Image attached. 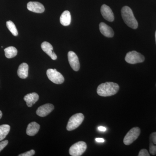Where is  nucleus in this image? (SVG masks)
I'll return each instance as SVG.
<instances>
[{"instance_id": "obj_1", "label": "nucleus", "mask_w": 156, "mask_h": 156, "mask_svg": "<svg viewBox=\"0 0 156 156\" xmlns=\"http://www.w3.org/2000/svg\"><path fill=\"white\" fill-rule=\"evenodd\" d=\"M119 89V86L118 84L113 82H106L100 84L98 87V94L101 96L107 97L116 94Z\"/></svg>"}, {"instance_id": "obj_2", "label": "nucleus", "mask_w": 156, "mask_h": 156, "mask_svg": "<svg viewBox=\"0 0 156 156\" xmlns=\"http://www.w3.org/2000/svg\"><path fill=\"white\" fill-rule=\"evenodd\" d=\"M121 13L123 20L127 26L133 29L137 28L138 22L131 8L128 6H124L122 9Z\"/></svg>"}, {"instance_id": "obj_3", "label": "nucleus", "mask_w": 156, "mask_h": 156, "mask_svg": "<svg viewBox=\"0 0 156 156\" xmlns=\"http://www.w3.org/2000/svg\"><path fill=\"white\" fill-rule=\"evenodd\" d=\"M84 115L82 113L76 114L70 118L68 122L66 129L71 131L78 128L83 121Z\"/></svg>"}, {"instance_id": "obj_4", "label": "nucleus", "mask_w": 156, "mask_h": 156, "mask_svg": "<svg viewBox=\"0 0 156 156\" xmlns=\"http://www.w3.org/2000/svg\"><path fill=\"white\" fill-rule=\"evenodd\" d=\"M87 144L84 141H79L73 144L69 150V153L71 156H80L86 151Z\"/></svg>"}, {"instance_id": "obj_5", "label": "nucleus", "mask_w": 156, "mask_h": 156, "mask_svg": "<svg viewBox=\"0 0 156 156\" xmlns=\"http://www.w3.org/2000/svg\"><path fill=\"white\" fill-rule=\"evenodd\" d=\"M125 60L128 63L134 64L143 62L145 60V58L140 53L136 51H132L127 53Z\"/></svg>"}, {"instance_id": "obj_6", "label": "nucleus", "mask_w": 156, "mask_h": 156, "mask_svg": "<svg viewBox=\"0 0 156 156\" xmlns=\"http://www.w3.org/2000/svg\"><path fill=\"white\" fill-rule=\"evenodd\" d=\"M140 133V130L138 127H134L131 129L124 137V144L129 145L131 144L139 136Z\"/></svg>"}, {"instance_id": "obj_7", "label": "nucleus", "mask_w": 156, "mask_h": 156, "mask_svg": "<svg viewBox=\"0 0 156 156\" xmlns=\"http://www.w3.org/2000/svg\"><path fill=\"white\" fill-rule=\"evenodd\" d=\"M47 75L48 79L54 83L61 84L64 82V77L55 69H48L47 70Z\"/></svg>"}, {"instance_id": "obj_8", "label": "nucleus", "mask_w": 156, "mask_h": 156, "mask_svg": "<svg viewBox=\"0 0 156 156\" xmlns=\"http://www.w3.org/2000/svg\"><path fill=\"white\" fill-rule=\"evenodd\" d=\"M68 58L71 67L75 71H78L80 69V63L77 56L73 51H69L68 53Z\"/></svg>"}, {"instance_id": "obj_9", "label": "nucleus", "mask_w": 156, "mask_h": 156, "mask_svg": "<svg viewBox=\"0 0 156 156\" xmlns=\"http://www.w3.org/2000/svg\"><path fill=\"white\" fill-rule=\"evenodd\" d=\"M54 108V105L53 104H46L39 107L37 109L36 113L39 116L41 117L47 116L48 115L53 111Z\"/></svg>"}, {"instance_id": "obj_10", "label": "nucleus", "mask_w": 156, "mask_h": 156, "mask_svg": "<svg viewBox=\"0 0 156 156\" xmlns=\"http://www.w3.org/2000/svg\"><path fill=\"white\" fill-rule=\"evenodd\" d=\"M101 12L104 18L109 22H112L114 20V15L112 9L106 5H102L101 8Z\"/></svg>"}, {"instance_id": "obj_11", "label": "nucleus", "mask_w": 156, "mask_h": 156, "mask_svg": "<svg viewBox=\"0 0 156 156\" xmlns=\"http://www.w3.org/2000/svg\"><path fill=\"white\" fill-rule=\"evenodd\" d=\"M28 10L37 13H42L45 11L44 6L38 2H30L27 4Z\"/></svg>"}, {"instance_id": "obj_12", "label": "nucleus", "mask_w": 156, "mask_h": 156, "mask_svg": "<svg viewBox=\"0 0 156 156\" xmlns=\"http://www.w3.org/2000/svg\"><path fill=\"white\" fill-rule=\"evenodd\" d=\"M41 47L43 51L50 56L53 60L57 59V56L53 51V48L52 45L48 42H44L41 44Z\"/></svg>"}, {"instance_id": "obj_13", "label": "nucleus", "mask_w": 156, "mask_h": 156, "mask_svg": "<svg viewBox=\"0 0 156 156\" xmlns=\"http://www.w3.org/2000/svg\"><path fill=\"white\" fill-rule=\"evenodd\" d=\"M101 33L107 37H112L114 35V32L112 29L104 23H101L99 25Z\"/></svg>"}, {"instance_id": "obj_14", "label": "nucleus", "mask_w": 156, "mask_h": 156, "mask_svg": "<svg viewBox=\"0 0 156 156\" xmlns=\"http://www.w3.org/2000/svg\"><path fill=\"white\" fill-rule=\"evenodd\" d=\"M39 95L36 92L29 93L26 95L24 97V100L26 102L27 105L29 107H31L38 100Z\"/></svg>"}, {"instance_id": "obj_15", "label": "nucleus", "mask_w": 156, "mask_h": 156, "mask_svg": "<svg viewBox=\"0 0 156 156\" xmlns=\"http://www.w3.org/2000/svg\"><path fill=\"white\" fill-rule=\"evenodd\" d=\"M40 128V126L36 122L30 123L27 128V134L29 136H34L38 133Z\"/></svg>"}, {"instance_id": "obj_16", "label": "nucleus", "mask_w": 156, "mask_h": 156, "mask_svg": "<svg viewBox=\"0 0 156 156\" xmlns=\"http://www.w3.org/2000/svg\"><path fill=\"white\" fill-rule=\"evenodd\" d=\"M28 65L26 63L20 64L17 70L18 76L21 79H26L28 76Z\"/></svg>"}, {"instance_id": "obj_17", "label": "nucleus", "mask_w": 156, "mask_h": 156, "mask_svg": "<svg viewBox=\"0 0 156 156\" xmlns=\"http://www.w3.org/2000/svg\"><path fill=\"white\" fill-rule=\"evenodd\" d=\"M71 22V16L68 11H64L60 17V22L62 25L67 26L70 25Z\"/></svg>"}, {"instance_id": "obj_18", "label": "nucleus", "mask_w": 156, "mask_h": 156, "mask_svg": "<svg viewBox=\"0 0 156 156\" xmlns=\"http://www.w3.org/2000/svg\"><path fill=\"white\" fill-rule=\"evenodd\" d=\"M5 55L7 58H14L17 56V49L14 47H9L4 50Z\"/></svg>"}, {"instance_id": "obj_19", "label": "nucleus", "mask_w": 156, "mask_h": 156, "mask_svg": "<svg viewBox=\"0 0 156 156\" xmlns=\"http://www.w3.org/2000/svg\"><path fill=\"white\" fill-rule=\"evenodd\" d=\"M10 126L8 125L0 126V141L5 138L10 131Z\"/></svg>"}, {"instance_id": "obj_20", "label": "nucleus", "mask_w": 156, "mask_h": 156, "mask_svg": "<svg viewBox=\"0 0 156 156\" xmlns=\"http://www.w3.org/2000/svg\"><path fill=\"white\" fill-rule=\"evenodd\" d=\"M6 25H7V27H8L9 30L13 35L14 36H17L18 35V31H17L16 26L15 25L14 23L11 20H9L6 22Z\"/></svg>"}, {"instance_id": "obj_21", "label": "nucleus", "mask_w": 156, "mask_h": 156, "mask_svg": "<svg viewBox=\"0 0 156 156\" xmlns=\"http://www.w3.org/2000/svg\"><path fill=\"white\" fill-rule=\"evenodd\" d=\"M150 152L151 154L154 155L156 154V146L154 145V144L150 141Z\"/></svg>"}, {"instance_id": "obj_22", "label": "nucleus", "mask_w": 156, "mask_h": 156, "mask_svg": "<svg viewBox=\"0 0 156 156\" xmlns=\"http://www.w3.org/2000/svg\"><path fill=\"white\" fill-rule=\"evenodd\" d=\"M35 153L34 150H31L28 151L24 153L23 154H19V156H32L34 155Z\"/></svg>"}, {"instance_id": "obj_23", "label": "nucleus", "mask_w": 156, "mask_h": 156, "mask_svg": "<svg viewBox=\"0 0 156 156\" xmlns=\"http://www.w3.org/2000/svg\"><path fill=\"white\" fill-rule=\"evenodd\" d=\"M139 156H150V155L149 154L147 150L146 149L141 150L140 151L139 154H138Z\"/></svg>"}, {"instance_id": "obj_24", "label": "nucleus", "mask_w": 156, "mask_h": 156, "mask_svg": "<svg viewBox=\"0 0 156 156\" xmlns=\"http://www.w3.org/2000/svg\"><path fill=\"white\" fill-rule=\"evenodd\" d=\"M9 141L8 140H4L0 142V152L8 145Z\"/></svg>"}, {"instance_id": "obj_25", "label": "nucleus", "mask_w": 156, "mask_h": 156, "mask_svg": "<svg viewBox=\"0 0 156 156\" xmlns=\"http://www.w3.org/2000/svg\"><path fill=\"white\" fill-rule=\"evenodd\" d=\"M150 141L154 144H156V132L152 133L150 136Z\"/></svg>"}, {"instance_id": "obj_26", "label": "nucleus", "mask_w": 156, "mask_h": 156, "mask_svg": "<svg viewBox=\"0 0 156 156\" xmlns=\"http://www.w3.org/2000/svg\"><path fill=\"white\" fill-rule=\"evenodd\" d=\"M98 130H99V131H103V132L106 131V128H105V127H103V126H99V127H98Z\"/></svg>"}, {"instance_id": "obj_27", "label": "nucleus", "mask_w": 156, "mask_h": 156, "mask_svg": "<svg viewBox=\"0 0 156 156\" xmlns=\"http://www.w3.org/2000/svg\"><path fill=\"white\" fill-rule=\"evenodd\" d=\"M95 140H96V142L99 143H103L105 141V140L102 138H95Z\"/></svg>"}, {"instance_id": "obj_28", "label": "nucleus", "mask_w": 156, "mask_h": 156, "mask_svg": "<svg viewBox=\"0 0 156 156\" xmlns=\"http://www.w3.org/2000/svg\"><path fill=\"white\" fill-rule=\"evenodd\" d=\"M2 112L0 110V119L2 118Z\"/></svg>"}, {"instance_id": "obj_29", "label": "nucleus", "mask_w": 156, "mask_h": 156, "mask_svg": "<svg viewBox=\"0 0 156 156\" xmlns=\"http://www.w3.org/2000/svg\"><path fill=\"white\" fill-rule=\"evenodd\" d=\"M155 40H156V31L155 33Z\"/></svg>"}]
</instances>
